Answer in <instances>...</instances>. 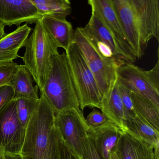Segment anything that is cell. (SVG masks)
<instances>
[{
	"mask_svg": "<svg viewBox=\"0 0 159 159\" xmlns=\"http://www.w3.org/2000/svg\"><path fill=\"white\" fill-rule=\"evenodd\" d=\"M34 80L31 74L24 65H18L10 85L14 93V99L32 98L39 99L38 86L33 85Z\"/></svg>",
	"mask_w": 159,
	"mask_h": 159,
	"instance_id": "19",
	"label": "cell"
},
{
	"mask_svg": "<svg viewBox=\"0 0 159 159\" xmlns=\"http://www.w3.org/2000/svg\"><path fill=\"white\" fill-rule=\"evenodd\" d=\"M86 119L88 124L92 127L101 126L108 120L102 112L96 109H93Z\"/></svg>",
	"mask_w": 159,
	"mask_h": 159,
	"instance_id": "27",
	"label": "cell"
},
{
	"mask_svg": "<svg viewBox=\"0 0 159 159\" xmlns=\"http://www.w3.org/2000/svg\"><path fill=\"white\" fill-rule=\"evenodd\" d=\"M55 126L72 152L79 159H87L85 143L90 125L83 111L73 109L55 114Z\"/></svg>",
	"mask_w": 159,
	"mask_h": 159,
	"instance_id": "6",
	"label": "cell"
},
{
	"mask_svg": "<svg viewBox=\"0 0 159 159\" xmlns=\"http://www.w3.org/2000/svg\"><path fill=\"white\" fill-rule=\"evenodd\" d=\"M5 26L4 24L0 22V39L6 34L5 32Z\"/></svg>",
	"mask_w": 159,
	"mask_h": 159,
	"instance_id": "34",
	"label": "cell"
},
{
	"mask_svg": "<svg viewBox=\"0 0 159 159\" xmlns=\"http://www.w3.org/2000/svg\"><path fill=\"white\" fill-rule=\"evenodd\" d=\"M82 111L86 107L101 109L102 97L92 73L77 45L72 42L65 51Z\"/></svg>",
	"mask_w": 159,
	"mask_h": 159,
	"instance_id": "5",
	"label": "cell"
},
{
	"mask_svg": "<svg viewBox=\"0 0 159 159\" xmlns=\"http://www.w3.org/2000/svg\"><path fill=\"white\" fill-rule=\"evenodd\" d=\"M35 24L27 39L24 56L20 58L41 92L50 71L52 57L59 53L58 48L44 29L41 18Z\"/></svg>",
	"mask_w": 159,
	"mask_h": 159,
	"instance_id": "3",
	"label": "cell"
},
{
	"mask_svg": "<svg viewBox=\"0 0 159 159\" xmlns=\"http://www.w3.org/2000/svg\"><path fill=\"white\" fill-rule=\"evenodd\" d=\"M25 129L18 117L15 99L0 111V153H20Z\"/></svg>",
	"mask_w": 159,
	"mask_h": 159,
	"instance_id": "7",
	"label": "cell"
},
{
	"mask_svg": "<svg viewBox=\"0 0 159 159\" xmlns=\"http://www.w3.org/2000/svg\"><path fill=\"white\" fill-rule=\"evenodd\" d=\"M31 30L25 23L0 39V63L12 62L20 57L19 51L25 47Z\"/></svg>",
	"mask_w": 159,
	"mask_h": 159,
	"instance_id": "16",
	"label": "cell"
},
{
	"mask_svg": "<svg viewBox=\"0 0 159 159\" xmlns=\"http://www.w3.org/2000/svg\"><path fill=\"white\" fill-rule=\"evenodd\" d=\"M4 159H23L20 153H5Z\"/></svg>",
	"mask_w": 159,
	"mask_h": 159,
	"instance_id": "33",
	"label": "cell"
},
{
	"mask_svg": "<svg viewBox=\"0 0 159 159\" xmlns=\"http://www.w3.org/2000/svg\"><path fill=\"white\" fill-rule=\"evenodd\" d=\"M137 21L145 48L149 41L159 40V0H127Z\"/></svg>",
	"mask_w": 159,
	"mask_h": 159,
	"instance_id": "8",
	"label": "cell"
},
{
	"mask_svg": "<svg viewBox=\"0 0 159 159\" xmlns=\"http://www.w3.org/2000/svg\"><path fill=\"white\" fill-rule=\"evenodd\" d=\"M42 25L58 47L67 51L72 43L74 30L65 18L50 16L41 18Z\"/></svg>",
	"mask_w": 159,
	"mask_h": 159,
	"instance_id": "17",
	"label": "cell"
},
{
	"mask_svg": "<svg viewBox=\"0 0 159 159\" xmlns=\"http://www.w3.org/2000/svg\"><path fill=\"white\" fill-rule=\"evenodd\" d=\"M18 65L14 61L0 63V87L9 85Z\"/></svg>",
	"mask_w": 159,
	"mask_h": 159,
	"instance_id": "26",
	"label": "cell"
},
{
	"mask_svg": "<svg viewBox=\"0 0 159 159\" xmlns=\"http://www.w3.org/2000/svg\"><path fill=\"white\" fill-rule=\"evenodd\" d=\"M14 99V90L10 85L0 87V111Z\"/></svg>",
	"mask_w": 159,
	"mask_h": 159,
	"instance_id": "28",
	"label": "cell"
},
{
	"mask_svg": "<svg viewBox=\"0 0 159 159\" xmlns=\"http://www.w3.org/2000/svg\"><path fill=\"white\" fill-rule=\"evenodd\" d=\"M115 151L119 159H157L150 144L122 131Z\"/></svg>",
	"mask_w": 159,
	"mask_h": 159,
	"instance_id": "14",
	"label": "cell"
},
{
	"mask_svg": "<svg viewBox=\"0 0 159 159\" xmlns=\"http://www.w3.org/2000/svg\"><path fill=\"white\" fill-rule=\"evenodd\" d=\"M88 39L93 43L97 51L102 57L108 59L112 58L115 57L114 55L112 48L107 44L98 40H93L89 38Z\"/></svg>",
	"mask_w": 159,
	"mask_h": 159,
	"instance_id": "29",
	"label": "cell"
},
{
	"mask_svg": "<svg viewBox=\"0 0 159 159\" xmlns=\"http://www.w3.org/2000/svg\"><path fill=\"white\" fill-rule=\"evenodd\" d=\"M16 109L19 120L24 128L39 102V99L22 98L16 99Z\"/></svg>",
	"mask_w": 159,
	"mask_h": 159,
	"instance_id": "23",
	"label": "cell"
},
{
	"mask_svg": "<svg viewBox=\"0 0 159 159\" xmlns=\"http://www.w3.org/2000/svg\"><path fill=\"white\" fill-rule=\"evenodd\" d=\"M0 159H4L3 154L0 153Z\"/></svg>",
	"mask_w": 159,
	"mask_h": 159,
	"instance_id": "36",
	"label": "cell"
},
{
	"mask_svg": "<svg viewBox=\"0 0 159 159\" xmlns=\"http://www.w3.org/2000/svg\"><path fill=\"white\" fill-rule=\"evenodd\" d=\"M41 17L29 0H0V22L5 26L33 24Z\"/></svg>",
	"mask_w": 159,
	"mask_h": 159,
	"instance_id": "11",
	"label": "cell"
},
{
	"mask_svg": "<svg viewBox=\"0 0 159 159\" xmlns=\"http://www.w3.org/2000/svg\"><path fill=\"white\" fill-rule=\"evenodd\" d=\"M126 131L150 144L154 148L157 159H159V131L143 118L136 115L127 119Z\"/></svg>",
	"mask_w": 159,
	"mask_h": 159,
	"instance_id": "18",
	"label": "cell"
},
{
	"mask_svg": "<svg viewBox=\"0 0 159 159\" xmlns=\"http://www.w3.org/2000/svg\"><path fill=\"white\" fill-rule=\"evenodd\" d=\"M117 80L129 90L148 99L159 108V91L149 81L145 70L133 63L125 62L118 69Z\"/></svg>",
	"mask_w": 159,
	"mask_h": 159,
	"instance_id": "9",
	"label": "cell"
},
{
	"mask_svg": "<svg viewBox=\"0 0 159 159\" xmlns=\"http://www.w3.org/2000/svg\"><path fill=\"white\" fill-rule=\"evenodd\" d=\"M136 114L159 131V108L148 99L130 91Z\"/></svg>",
	"mask_w": 159,
	"mask_h": 159,
	"instance_id": "21",
	"label": "cell"
},
{
	"mask_svg": "<svg viewBox=\"0 0 159 159\" xmlns=\"http://www.w3.org/2000/svg\"><path fill=\"white\" fill-rule=\"evenodd\" d=\"M62 137L54 126L49 136V142L44 159H63L61 150Z\"/></svg>",
	"mask_w": 159,
	"mask_h": 159,
	"instance_id": "24",
	"label": "cell"
},
{
	"mask_svg": "<svg viewBox=\"0 0 159 159\" xmlns=\"http://www.w3.org/2000/svg\"><path fill=\"white\" fill-rule=\"evenodd\" d=\"M41 16L65 18L72 12L70 0H29Z\"/></svg>",
	"mask_w": 159,
	"mask_h": 159,
	"instance_id": "22",
	"label": "cell"
},
{
	"mask_svg": "<svg viewBox=\"0 0 159 159\" xmlns=\"http://www.w3.org/2000/svg\"><path fill=\"white\" fill-rule=\"evenodd\" d=\"M146 74L153 86L159 91V61L158 60L156 65L150 70L146 71Z\"/></svg>",
	"mask_w": 159,
	"mask_h": 159,
	"instance_id": "30",
	"label": "cell"
},
{
	"mask_svg": "<svg viewBox=\"0 0 159 159\" xmlns=\"http://www.w3.org/2000/svg\"><path fill=\"white\" fill-rule=\"evenodd\" d=\"M122 131L108 120L101 126H90L87 135L101 159H110V154L115 150Z\"/></svg>",
	"mask_w": 159,
	"mask_h": 159,
	"instance_id": "13",
	"label": "cell"
},
{
	"mask_svg": "<svg viewBox=\"0 0 159 159\" xmlns=\"http://www.w3.org/2000/svg\"><path fill=\"white\" fill-rule=\"evenodd\" d=\"M85 146L87 159H102L95 149L93 143L88 137L86 139Z\"/></svg>",
	"mask_w": 159,
	"mask_h": 159,
	"instance_id": "31",
	"label": "cell"
},
{
	"mask_svg": "<svg viewBox=\"0 0 159 159\" xmlns=\"http://www.w3.org/2000/svg\"><path fill=\"white\" fill-rule=\"evenodd\" d=\"M110 159H119L115 150L112 151L110 154Z\"/></svg>",
	"mask_w": 159,
	"mask_h": 159,
	"instance_id": "35",
	"label": "cell"
},
{
	"mask_svg": "<svg viewBox=\"0 0 159 159\" xmlns=\"http://www.w3.org/2000/svg\"><path fill=\"white\" fill-rule=\"evenodd\" d=\"M47 100L55 114L80 109L65 52L55 54L44 89Z\"/></svg>",
	"mask_w": 159,
	"mask_h": 159,
	"instance_id": "1",
	"label": "cell"
},
{
	"mask_svg": "<svg viewBox=\"0 0 159 159\" xmlns=\"http://www.w3.org/2000/svg\"><path fill=\"white\" fill-rule=\"evenodd\" d=\"M91 10L98 13L115 36L128 59V63H133L136 57L125 37L117 12L112 0H88Z\"/></svg>",
	"mask_w": 159,
	"mask_h": 159,
	"instance_id": "10",
	"label": "cell"
},
{
	"mask_svg": "<svg viewBox=\"0 0 159 159\" xmlns=\"http://www.w3.org/2000/svg\"><path fill=\"white\" fill-rule=\"evenodd\" d=\"M72 42L77 45L81 50L88 66L94 75L102 97L103 105L108 101L117 81L118 69L126 62L116 57L108 59L102 57L93 43L83 32L81 28H77L75 30Z\"/></svg>",
	"mask_w": 159,
	"mask_h": 159,
	"instance_id": "4",
	"label": "cell"
},
{
	"mask_svg": "<svg viewBox=\"0 0 159 159\" xmlns=\"http://www.w3.org/2000/svg\"><path fill=\"white\" fill-rule=\"evenodd\" d=\"M81 29L88 38L107 44L112 48L116 57L128 63V59L124 51L112 32L103 21L97 12L91 10V16L89 21L86 27L81 28Z\"/></svg>",
	"mask_w": 159,
	"mask_h": 159,
	"instance_id": "15",
	"label": "cell"
},
{
	"mask_svg": "<svg viewBox=\"0 0 159 159\" xmlns=\"http://www.w3.org/2000/svg\"><path fill=\"white\" fill-rule=\"evenodd\" d=\"M101 110L108 120L122 131L126 130L127 117L119 94L117 81L112 89L108 101L103 104Z\"/></svg>",
	"mask_w": 159,
	"mask_h": 159,
	"instance_id": "20",
	"label": "cell"
},
{
	"mask_svg": "<svg viewBox=\"0 0 159 159\" xmlns=\"http://www.w3.org/2000/svg\"><path fill=\"white\" fill-rule=\"evenodd\" d=\"M61 150L63 159H79L65 144L62 138L61 142Z\"/></svg>",
	"mask_w": 159,
	"mask_h": 159,
	"instance_id": "32",
	"label": "cell"
},
{
	"mask_svg": "<svg viewBox=\"0 0 159 159\" xmlns=\"http://www.w3.org/2000/svg\"><path fill=\"white\" fill-rule=\"evenodd\" d=\"M117 12L126 39L136 58L141 59L144 54L137 21L127 0H112Z\"/></svg>",
	"mask_w": 159,
	"mask_h": 159,
	"instance_id": "12",
	"label": "cell"
},
{
	"mask_svg": "<svg viewBox=\"0 0 159 159\" xmlns=\"http://www.w3.org/2000/svg\"><path fill=\"white\" fill-rule=\"evenodd\" d=\"M25 128L21 151L23 159H44L49 136L55 126V113L43 92Z\"/></svg>",
	"mask_w": 159,
	"mask_h": 159,
	"instance_id": "2",
	"label": "cell"
},
{
	"mask_svg": "<svg viewBox=\"0 0 159 159\" xmlns=\"http://www.w3.org/2000/svg\"><path fill=\"white\" fill-rule=\"evenodd\" d=\"M118 87L121 101L125 109L127 119L134 117L137 115L130 95V91L118 82Z\"/></svg>",
	"mask_w": 159,
	"mask_h": 159,
	"instance_id": "25",
	"label": "cell"
}]
</instances>
